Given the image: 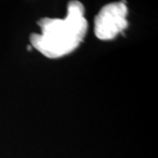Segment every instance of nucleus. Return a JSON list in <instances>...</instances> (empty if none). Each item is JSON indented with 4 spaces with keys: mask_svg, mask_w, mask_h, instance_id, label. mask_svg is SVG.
Instances as JSON below:
<instances>
[{
    "mask_svg": "<svg viewBox=\"0 0 158 158\" xmlns=\"http://www.w3.org/2000/svg\"><path fill=\"white\" fill-rule=\"evenodd\" d=\"M38 25L40 34L30 36L31 45L43 56L52 59L73 52L83 41L88 29L85 7L79 1L69 3L65 18H44L40 19Z\"/></svg>",
    "mask_w": 158,
    "mask_h": 158,
    "instance_id": "nucleus-1",
    "label": "nucleus"
},
{
    "mask_svg": "<svg viewBox=\"0 0 158 158\" xmlns=\"http://www.w3.org/2000/svg\"><path fill=\"white\" fill-rule=\"evenodd\" d=\"M127 7L124 2H113L105 6L95 18L94 33L101 40L114 39L127 27Z\"/></svg>",
    "mask_w": 158,
    "mask_h": 158,
    "instance_id": "nucleus-2",
    "label": "nucleus"
}]
</instances>
